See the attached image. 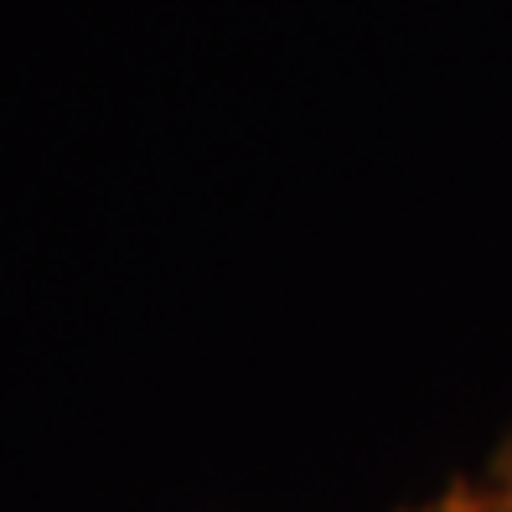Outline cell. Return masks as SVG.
Segmentation results:
<instances>
[{
	"mask_svg": "<svg viewBox=\"0 0 512 512\" xmlns=\"http://www.w3.org/2000/svg\"><path fill=\"white\" fill-rule=\"evenodd\" d=\"M409 512H502V507L492 502V492L481 487V481H450L440 497L419 502V507H409Z\"/></svg>",
	"mask_w": 512,
	"mask_h": 512,
	"instance_id": "cell-1",
	"label": "cell"
},
{
	"mask_svg": "<svg viewBox=\"0 0 512 512\" xmlns=\"http://www.w3.org/2000/svg\"><path fill=\"white\" fill-rule=\"evenodd\" d=\"M481 487L492 492V502L502 507V512H512V435L502 440V450L492 456V471H487V481Z\"/></svg>",
	"mask_w": 512,
	"mask_h": 512,
	"instance_id": "cell-2",
	"label": "cell"
}]
</instances>
